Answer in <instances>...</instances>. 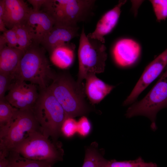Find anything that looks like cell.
Masks as SVG:
<instances>
[{"label":"cell","instance_id":"cell-1","mask_svg":"<svg viewBox=\"0 0 167 167\" xmlns=\"http://www.w3.org/2000/svg\"><path fill=\"white\" fill-rule=\"evenodd\" d=\"M47 88L62 107L66 118L83 116L90 111L85 100L84 86L68 74H56Z\"/></svg>","mask_w":167,"mask_h":167},{"label":"cell","instance_id":"cell-2","mask_svg":"<svg viewBox=\"0 0 167 167\" xmlns=\"http://www.w3.org/2000/svg\"><path fill=\"white\" fill-rule=\"evenodd\" d=\"M45 50L34 44L24 53L13 76L14 80L28 81L40 89L48 88L56 74L51 70Z\"/></svg>","mask_w":167,"mask_h":167},{"label":"cell","instance_id":"cell-3","mask_svg":"<svg viewBox=\"0 0 167 167\" xmlns=\"http://www.w3.org/2000/svg\"><path fill=\"white\" fill-rule=\"evenodd\" d=\"M32 110L41 132L57 141L66 116L60 104L47 88L40 89L38 98Z\"/></svg>","mask_w":167,"mask_h":167},{"label":"cell","instance_id":"cell-4","mask_svg":"<svg viewBox=\"0 0 167 167\" xmlns=\"http://www.w3.org/2000/svg\"><path fill=\"white\" fill-rule=\"evenodd\" d=\"M11 151L26 158L54 164L63 160V152L60 143L51 141L40 131L30 133Z\"/></svg>","mask_w":167,"mask_h":167},{"label":"cell","instance_id":"cell-5","mask_svg":"<svg viewBox=\"0 0 167 167\" xmlns=\"http://www.w3.org/2000/svg\"><path fill=\"white\" fill-rule=\"evenodd\" d=\"M106 48L100 41L88 37L84 27L80 34L78 50L79 69L77 81L82 84L90 74L101 73L105 70L107 58Z\"/></svg>","mask_w":167,"mask_h":167},{"label":"cell","instance_id":"cell-6","mask_svg":"<svg viewBox=\"0 0 167 167\" xmlns=\"http://www.w3.org/2000/svg\"><path fill=\"white\" fill-rule=\"evenodd\" d=\"M167 108V66L158 81L141 100L132 104L128 108L125 115L127 118L143 116L151 122L153 131L157 129L156 119L158 112Z\"/></svg>","mask_w":167,"mask_h":167},{"label":"cell","instance_id":"cell-7","mask_svg":"<svg viewBox=\"0 0 167 167\" xmlns=\"http://www.w3.org/2000/svg\"><path fill=\"white\" fill-rule=\"evenodd\" d=\"M36 131L41 130L32 110L18 109L9 124L0 131V150L9 152L30 133Z\"/></svg>","mask_w":167,"mask_h":167},{"label":"cell","instance_id":"cell-8","mask_svg":"<svg viewBox=\"0 0 167 167\" xmlns=\"http://www.w3.org/2000/svg\"><path fill=\"white\" fill-rule=\"evenodd\" d=\"M95 1L92 0H58L54 6L52 17L55 24L77 26L78 22L86 18Z\"/></svg>","mask_w":167,"mask_h":167},{"label":"cell","instance_id":"cell-9","mask_svg":"<svg viewBox=\"0 0 167 167\" xmlns=\"http://www.w3.org/2000/svg\"><path fill=\"white\" fill-rule=\"evenodd\" d=\"M167 66V48L146 67L123 105L127 106L134 103L139 95L161 74Z\"/></svg>","mask_w":167,"mask_h":167},{"label":"cell","instance_id":"cell-10","mask_svg":"<svg viewBox=\"0 0 167 167\" xmlns=\"http://www.w3.org/2000/svg\"><path fill=\"white\" fill-rule=\"evenodd\" d=\"M36 85L14 80L5 99L19 109H32L39 96Z\"/></svg>","mask_w":167,"mask_h":167},{"label":"cell","instance_id":"cell-11","mask_svg":"<svg viewBox=\"0 0 167 167\" xmlns=\"http://www.w3.org/2000/svg\"><path fill=\"white\" fill-rule=\"evenodd\" d=\"M32 9L22 0H0V19L11 29L25 25Z\"/></svg>","mask_w":167,"mask_h":167},{"label":"cell","instance_id":"cell-12","mask_svg":"<svg viewBox=\"0 0 167 167\" xmlns=\"http://www.w3.org/2000/svg\"><path fill=\"white\" fill-rule=\"evenodd\" d=\"M55 24L54 19L46 13L32 9L24 25L32 37L33 44L39 45Z\"/></svg>","mask_w":167,"mask_h":167},{"label":"cell","instance_id":"cell-13","mask_svg":"<svg viewBox=\"0 0 167 167\" xmlns=\"http://www.w3.org/2000/svg\"><path fill=\"white\" fill-rule=\"evenodd\" d=\"M141 52V47L137 41L130 38H124L114 44L112 54L118 65L126 67L136 63L140 57Z\"/></svg>","mask_w":167,"mask_h":167},{"label":"cell","instance_id":"cell-14","mask_svg":"<svg viewBox=\"0 0 167 167\" xmlns=\"http://www.w3.org/2000/svg\"><path fill=\"white\" fill-rule=\"evenodd\" d=\"M78 29L77 26L55 24L41 44L50 54L57 47L69 43L72 39L79 36Z\"/></svg>","mask_w":167,"mask_h":167},{"label":"cell","instance_id":"cell-15","mask_svg":"<svg viewBox=\"0 0 167 167\" xmlns=\"http://www.w3.org/2000/svg\"><path fill=\"white\" fill-rule=\"evenodd\" d=\"M126 2V0H120L113 8L106 12L98 22L94 31L88 34L87 37L104 44V36L110 32L117 24L121 8Z\"/></svg>","mask_w":167,"mask_h":167},{"label":"cell","instance_id":"cell-16","mask_svg":"<svg viewBox=\"0 0 167 167\" xmlns=\"http://www.w3.org/2000/svg\"><path fill=\"white\" fill-rule=\"evenodd\" d=\"M85 79V93L93 105L100 103L115 87L105 83L97 78L96 74H89Z\"/></svg>","mask_w":167,"mask_h":167},{"label":"cell","instance_id":"cell-17","mask_svg":"<svg viewBox=\"0 0 167 167\" xmlns=\"http://www.w3.org/2000/svg\"><path fill=\"white\" fill-rule=\"evenodd\" d=\"M24 53L18 48L7 46L0 50V73L13 76Z\"/></svg>","mask_w":167,"mask_h":167},{"label":"cell","instance_id":"cell-18","mask_svg":"<svg viewBox=\"0 0 167 167\" xmlns=\"http://www.w3.org/2000/svg\"><path fill=\"white\" fill-rule=\"evenodd\" d=\"M75 48V45L70 42L57 47L49 54L51 62L60 68H68L74 62Z\"/></svg>","mask_w":167,"mask_h":167},{"label":"cell","instance_id":"cell-19","mask_svg":"<svg viewBox=\"0 0 167 167\" xmlns=\"http://www.w3.org/2000/svg\"><path fill=\"white\" fill-rule=\"evenodd\" d=\"M103 153L98 149L97 143H92L86 148L82 167H105L107 160L104 157Z\"/></svg>","mask_w":167,"mask_h":167},{"label":"cell","instance_id":"cell-20","mask_svg":"<svg viewBox=\"0 0 167 167\" xmlns=\"http://www.w3.org/2000/svg\"><path fill=\"white\" fill-rule=\"evenodd\" d=\"M8 167H53L54 164L25 158L19 153L11 151L7 156Z\"/></svg>","mask_w":167,"mask_h":167},{"label":"cell","instance_id":"cell-21","mask_svg":"<svg viewBox=\"0 0 167 167\" xmlns=\"http://www.w3.org/2000/svg\"><path fill=\"white\" fill-rule=\"evenodd\" d=\"M105 167H158L156 164L146 162L141 156L133 160L117 161L107 160Z\"/></svg>","mask_w":167,"mask_h":167},{"label":"cell","instance_id":"cell-22","mask_svg":"<svg viewBox=\"0 0 167 167\" xmlns=\"http://www.w3.org/2000/svg\"><path fill=\"white\" fill-rule=\"evenodd\" d=\"M14 28L17 40V48L25 53L33 44L32 37L24 25L16 26Z\"/></svg>","mask_w":167,"mask_h":167},{"label":"cell","instance_id":"cell-23","mask_svg":"<svg viewBox=\"0 0 167 167\" xmlns=\"http://www.w3.org/2000/svg\"><path fill=\"white\" fill-rule=\"evenodd\" d=\"M18 109L5 99L0 100V131L7 126Z\"/></svg>","mask_w":167,"mask_h":167},{"label":"cell","instance_id":"cell-24","mask_svg":"<svg viewBox=\"0 0 167 167\" xmlns=\"http://www.w3.org/2000/svg\"><path fill=\"white\" fill-rule=\"evenodd\" d=\"M18 45L16 34L14 28L7 29L0 35V49L6 46L10 47L17 48Z\"/></svg>","mask_w":167,"mask_h":167},{"label":"cell","instance_id":"cell-25","mask_svg":"<svg viewBox=\"0 0 167 167\" xmlns=\"http://www.w3.org/2000/svg\"><path fill=\"white\" fill-rule=\"evenodd\" d=\"M157 20L158 21L167 18V0H150Z\"/></svg>","mask_w":167,"mask_h":167},{"label":"cell","instance_id":"cell-26","mask_svg":"<svg viewBox=\"0 0 167 167\" xmlns=\"http://www.w3.org/2000/svg\"><path fill=\"white\" fill-rule=\"evenodd\" d=\"M77 121L74 118H66L63 122L61 128V134L67 138L72 137L77 134Z\"/></svg>","mask_w":167,"mask_h":167},{"label":"cell","instance_id":"cell-27","mask_svg":"<svg viewBox=\"0 0 167 167\" xmlns=\"http://www.w3.org/2000/svg\"><path fill=\"white\" fill-rule=\"evenodd\" d=\"M92 126L90 121L85 116H82L77 121V134L81 137L88 136L90 133Z\"/></svg>","mask_w":167,"mask_h":167},{"label":"cell","instance_id":"cell-28","mask_svg":"<svg viewBox=\"0 0 167 167\" xmlns=\"http://www.w3.org/2000/svg\"><path fill=\"white\" fill-rule=\"evenodd\" d=\"M14 80L11 75L0 73V100L5 99L6 92L8 91Z\"/></svg>","mask_w":167,"mask_h":167},{"label":"cell","instance_id":"cell-29","mask_svg":"<svg viewBox=\"0 0 167 167\" xmlns=\"http://www.w3.org/2000/svg\"><path fill=\"white\" fill-rule=\"evenodd\" d=\"M28 2L32 6V9L35 11H40L46 0H28Z\"/></svg>","mask_w":167,"mask_h":167},{"label":"cell","instance_id":"cell-30","mask_svg":"<svg viewBox=\"0 0 167 167\" xmlns=\"http://www.w3.org/2000/svg\"><path fill=\"white\" fill-rule=\"evenodd\" d=\"M8 155L5 152L0 151V167H8Z\"/></svg>","mask_w":167,"mask_h":167}]
</instances>
